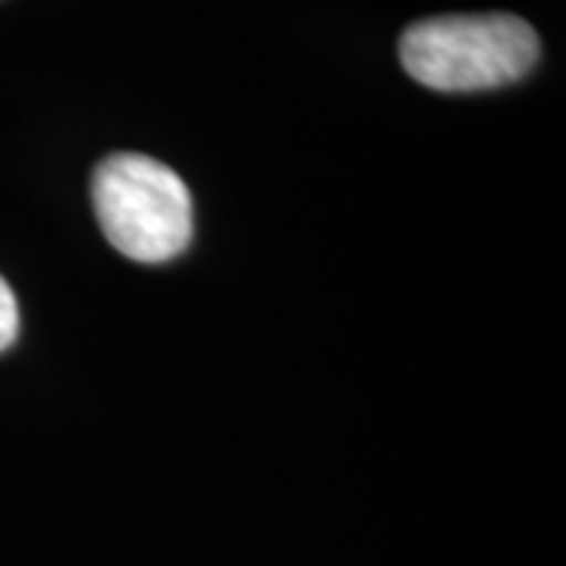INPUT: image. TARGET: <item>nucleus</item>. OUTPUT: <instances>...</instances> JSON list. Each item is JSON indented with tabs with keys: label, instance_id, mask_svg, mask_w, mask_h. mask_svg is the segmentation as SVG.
I'll return each mask as SVG.
<instances>
[{
	"label": "nucleus",
	"instance_id": "1",
	"mask_svg": "<svg viewBox=\"0 0 566 566\" xmlns=\"http://www.w3.org/2000/svg\"><path fill=\"white\" fill-rule=\"evenodd\" d=\"M535 29L510 13L434 17L412 22L400 39V63L434 92H488L523 80L538 63Z\"/></svg>",
	"mask_w": 566,
	"mask_h": 566
},
{
	"label": "nucleus",
	"instance_id": "2",
	"mask_svg": "<svg viewBox=\"0 0 566 566\" xmlns=\"http://www.w3.org/2000/svg\"><path fill=\"white\" fill-rule=\"evenodd\" d=\"M107 243L133 262L177 259L192 240V196L177 170L139 151L107 155L92 177Z\"/></svg>",
	"mask_w": 566,
	"mask_h": 566
},
{
	"label": "nucleus",
	"instance_id": "3",
	"mask_svg": "<svg viewBox=\"0 0 566 566\" xmlns=\"http://www.w3.org/2000/svg\"><path fill=\"white\" fill-rule=\"evenodd\" d=\"M17 334H20V305L10 283L0 277V353L17 340Z\"/></svg>",
	"mask_w": 566,
	"mask_h": 566
}]
</instances>
